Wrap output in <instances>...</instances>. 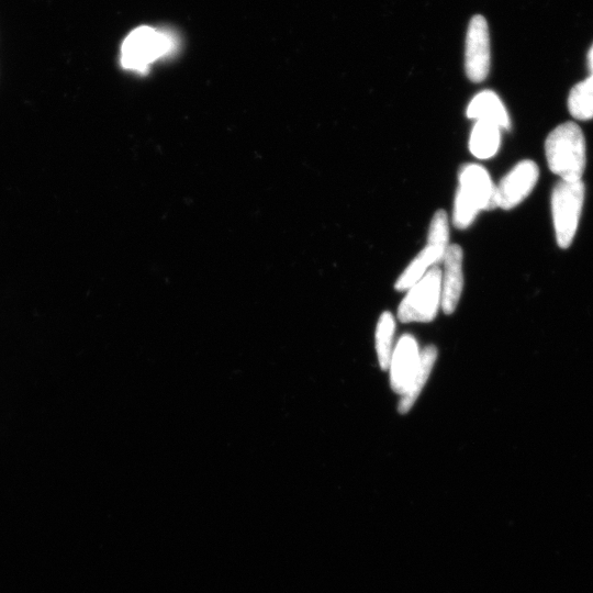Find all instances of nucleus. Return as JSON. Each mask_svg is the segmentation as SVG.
<instances>
[{"label":"nucleus","mask_w":593,"mask_h":593,"mask_svg":"<svg viewBox=\"0 0 593 593\" xmlns=\"http://www.w3.org/2000/svg\"><path fill=\"white\" fill-rule=\"evenodd\" d=\"M548 167L561 181H581L586 170L587 149L583 130L574 122L555 128L545 142Z\"/></svg>","instance_id":"obj_1"},{"label":"nucleus","mask_w":593,"mask_h":593,"mask_svg":"<svg viewBox=\"0 0 593 593\" xmlns=\"http://www.w3.org/2000/svg\"><path fill=\"white\" fill-rule=\"evenodd\" d=\"M460 187H458L454 210V227L465 230L473 225L481 210L498 208L496 186L489 173L478 164L464 165L460 171Z\"/></svg>","instance_id":"obj_2"},{"label":"nucleus","mask_w":593,"mask_h":593,"mask_svg":"<svg viewBox=\"0 0 593 593\" xmlns=\"http://www.w3.org/2000/svg\"><path fill=\"white\" fill-rule=\"evenodd\" d=\"M175 39L167 33L148 26L133 30L122 44L121 65L126 70L144 73L156 61L175 50Z\"/></svg>","instance_id":"obj_3"},{"label":"nucleus","mask_w":593,"mask_h":593,"mask_svg":"<svg viewBox=\"0 0 593 593\" xmlns=\"http://www.w3.org/2000/svg\"><path fill=\"white\" fill-rule=\"evenodd\" d=\"M586 188L583 181L559 182L553 189L552 214L556 241L561 249H568L576 237Z\"/></svg>","instance_id":"obj_4"},{"label":"nucleus","mask_w":593,"mask_h":593,"mask_svg":"<svg viewBox=\"0 0 593 593\" xmlns=\"http://www.w3.org/2000/svg\"><path fill=\"white\" fill-rule=\"evenodd\" d=\"M450 228L449 219L444 210L435 212L431 221L428 243L425 248L415 257L406 271L401 274L396 283L399 292H405L415 286L432 267L438 266L444 260L449 249Z\"/></svg>","instance_id":"obj_5"},{"label":"nucleus","mask_w":593,"mask_h":593,"mask_svg":"<svg viewBox=\"0 0 593 593\" xmlns=\"http://www.w3.org/2000/svg\"><path fill=\"white\" fill-rule=\"evenodd\" d=\"M442 271L434 266L422 279L409 289L398 310L401 322L432 321L441 305Z\"/></svg>","instance_id":"obj_6"},{"label":"nucleus","mask_w":593,"mask_h":593,"mask_svg":"<svg viewBox=\"0 0 593 593\" xmlns=\"http://www.w3.org/2000/svg\"><path fill=\"white\" fill-rule=\"evenodd\" d=\"M490 58L487 20L478 15L472 18L466 38L465 70L469 80L473 83L486 80L490 71Z\"/></svg>","instance_id":"obj_7"},{"label":"nucleus","mask_w":593,"mask_h":593,"mask_svg":"<svg viewBox=\"0 0 593 593\" xmlns=\"http://www.w3.org/2000/svg\"><path fill=\"white\" fill-rule=\"evenodd\" d=\"M539 176V166L533 161H522L514 166L496 186L498 208L510 210L519 206L530 196Z\"/></svg>","instance_id":"obj_8"},{"label":"nucleus","mask_w":593,"mask_h":593,"mask_svg":"<svg viewBox=\"0 0 593 593\" xmlns=\"http://www.w3.org/2000/svg\"><path fill=\"white\" fill-rule=\"evenodd\" d=\"M419 361L420 352L416 339L412 335H404L396 346L389 366L391 388L395 393L404 395L417 371Z\"/></svg>","instance_id":"obj_9"},{"label":"nucleus","mask_w":593,"mask_h":593,"mask_svg":"<svg viewBox=\"0 0 593 593\" xmlns=\"http://www.w3.org/2000/svg\"><path fill=\"white\" fill-rule=\"evenodd\" d=\"M442 273L441 306L446 315H451L460 302L463 287V250L460 245L452 244L444 256Z\"/></svg>","instance_id":"obj_10"},{"label":"nucleus","mask_w":593,"mask_h":593,"mask_svg":"<svg viewBox=\"0 0 593 593\" xmlns=\"http://www.w3.org/2000/svg\"><path fill=\"white\" fill-rule=\"evenodd\" d=\"M467 117L495 123L501 130L510 128L507 108L495 92L484 91L476 95L467 108Z\"/></svg>","instance_id":"obj_11"},{"label":"nucleus","mask_w":593,"mask_h":593,"mask_svg":"<svg viewBox=\"0 0 593 593\" xmlns=\"http://www.w3.org/2000/svg\"><path fill=\"white\" fill-rule=\"evenodd\" d=\"M436 358H438V350H436L435 346H428V348H425L420 354L417 371L415 375H413L404 395H401V400L398 406L401 415H406L412 406L415 405L425 383L428 382Z\"/></svg>","instance_id":"obj_12"},{"label":"nucleus","mask_w":593,"mask_h":593,"mask_svg":"<svg viewBox=\"0 0 593 593\" xmlns=\"http://www.w3.org/2000/svg\"><path fill=\"white\" fill-rule=\"evenodd\" d=\"M501 143V129L488 121L476 122L469 139V150L475 158L488 160L498 153Z\"/></svg>","instance_id":"obj_13"},{"label":"nucleus","mask_w":593,"mask_h":593,"mask_svg":"<svg viewBox=\"0 0 593 593\" xmlns=\"http://www.w3.org/2000/svg\"><path fill=\"white\" fill-rule=\"evenodd\" d=\"M395 318L390 312H384L378 321L376 330V350L380 367L387 371L393 357V342L395 335Z\"/></svg>","instance_id":"obj_14"},{"label":"nucleus","mask_w":593,"mask_h":593,"mask_svg":"<svg viewBox=\"0 0 593 593\" xmlns=\"http://www.w3.org/2000/svg\"><path fill=\"white\" fill-rule=\"evenodd\" d=\"M568 109L570 115L577 120L593 119V80L591 77L574 86L568 97Z\"/></svg>","instance_id":"obj_15"},{"label":"nucleus","mask_w":593,"mask_h":593,"mask_svg":"<svg viewBox=\"0 0 593 593\" xmlns=\"http://www.w3.org/2000/svg\"><path fill=\"white\" fill-rule=\"evenodd\" d=\"M588 58H589L588 59L589 60V67H590V77L593 80V44H592V47H591V49L589 51V57Z\"/></svg>","instance_id":"obj_16"}]
</instances>
